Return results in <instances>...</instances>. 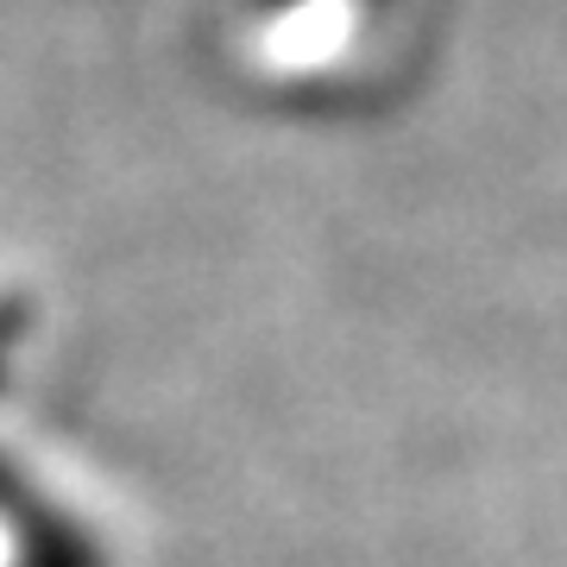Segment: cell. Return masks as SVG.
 Here are the masks:
<instances>
[{"label": "cell", "mask_w": 567, "mask_h": 567, "mask_svg": "<svg viewBox=\"0 0 567 567\" xmlns=\"http://www.w3.org/2000/svg\"><path fill=\"white\" fill-rule=\"evenodd\" d=\"M0 517L13 529V567H107L95 536L25 486V473H13L7 461H0Z\"/></svg>", "instance_id": "cell-1"}]
</instances>
